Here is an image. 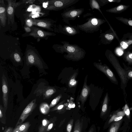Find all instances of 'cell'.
<instances>
[{
  "mask_svg": "<svg viewBox=\"0 0 132 132\" xmlns=\"http://www.w3.org/2000/svg\"><path fill=\"white\" fill-rule=\"evenodd\" d=\"M107 52L105 53L106 57L116 70L121 79L122 83L125 84L127 80L126 72L121 67L113 55Z\"/></svg>",
  "mask_w": 132,
  "mask_h": 132,
  "instance_id": "obj_6",
  "label": "cell"
},
{
  "mask_svg": "<svg viewBox=\"0 0 132 132\" xmlns=\"http://www.w3.org/2000/svg\"><path fill=\"white\" fill-rule=\"evenodd\" d=\"M31 28V31L29 35L36 38L45 39L49 36L56 35L54 33L45 31L36 27H32Z\"/></svg>",
  "mask_w": 132,
  "mask_h": 132,
  "instance_id": "obj_8",
  "label": "cell"
},
{
  "mask_svg": "<svg viewBox=\"0 0 132 132\" xmlns=\"http://www.w3.org/2000/svg\"><path fill=\"white\" fill-rule=\"evenodd\" d=\"M26 24L29 27H31L33 25L31 19L27 20L26 21Z\"/></svg>",
  "mask_w": 132,
  "mask_h": 132,
  "instance_id": "obj_33",
  "label": "cell"
},
{
  "mask_svg": "<svg viewBox=\"0 0 132 132\" xmlns=\"http://www.w3.org/2000/svg\"><path fill=\"white\" fill-rule=\"evenodd\" d=\"M6 7L3 0H0V21L1 25L5 27L7 19Z\"/></svg>",
  "mask_w": 132,
  "mask_h": 132,
  "instance_id": "obj_13",
  "label": "cell"
},
{
  "mask_svg": "<svg viewBox=\"0 0 132 132\" xmlns=\"http://www.w3.org/2000/svg\"><path fill=\"white\" fill-rule=\"evenodd\" d=\"M126 60L130 63H132V53H130L126 56Z\"/></svg>",
  "mask_w": 132,
  "mask_h": 132,
  "instance_id": "obj_31",
  "label": "cell"
},
{
  "mask_svg": "<svg viewBox=\"0 0 132 132\" xmlns=\"http://www.w3.org/2000/svg\"><path fill=\"white\" fill-rule=\"evenodd\" d=\"M108 102V93H107L104 98L102 107L101 112V115L102 116L105 114L107 111Z\"/></svg>",
  "mask_w": 132,
  "mask_h": 132,
  "instance_id": "obj_18",
  "label": "cell"
},
{
  "mask_svg": "<svg viewBox=\"0 0 132 132\" xmlns=\"http://www.w3.org/2000/svg\"><path fill=\"white\" fill-rule=\"evenodd\" d=\"M123 111L127 118L129 119L130 117V111L129 107L126 104H125L124 107Z\"/></svg>",
  "mask_w": 132,
  "mask_h": 132,
  "instance_id": "obj_29",
  "label": "cell"
},
{
  "mask_svg": "<svg viewBox=\"0 0 132 132\" xmlns=\"http://www.w3.org/2000/svg\"><path fill=\"white\" fill-rule=\"evenodd\" d=\"M73 121V119H71L68 122L66 128L67 132H71Z\"/></svg>",
  "mask_w": 132,
  "mask_h": 132,
  "instance_id": "obj_27",
  "label": "cell"
},
{
  "mask_svg": "<svg viewBox=\"0 0 132 132\" xmlns=\"http://www.w3.org/2000/svg\"><path fill=\"white\" fill-rule=\"evenodd\" d=\"M89 4L90 7L93 10L94 9H97L103 15L100 9V6L97 0H90Z\"/></svg>",
  "mask_w": 132,
  "mask_h": 132,
  "instance_id": "obj_21",
  "label": "cell"
},
{
  "mask_svg": "<svg viewBox=\"0 0 132 132\" xmlns=\"http://www.w3.org/2000/svg\"><path fill=\"white\" fill-rule=\"evenodd\" d=\"M121 46L124 49L127 48L128 47V45L124 42L122 41L121 42L120 44Z\"/></svg>",
  "mask_w": 132,
  "mask_h": 132,
  "instance_id": "obj_35",
  "label": "cell"
},
{
  "mask_svg": "<svg viewBox=\"0 0 132 132\" xmlns=\"http://www.w3.org/2000/svg\"><path fill=\"white\" fill-rule=\"evenodd\" d=\"M53 126V123H50L48 126L47 129V132H48L52 128Z\"/></svg>",
  "mask_w": 132,
  "mask_h": 132,
  "instance_id": "obj_41",
  "label": "cell"
},
{
  "mask_svg": "<svg viewBox=\"0 0 132 132\" xmlns=\"http://www.w3.org/2000/svg\"><path fill=\"white\" fill-rule=\"evenodd\" d=\"M30 126V123L28 121L19 125L16 126L12 132H28Z\"/></svg>",
  "mask_w": 132,
  "mask_h": 132,
  "instance_id": "obj_14",
  "label": "cell"
},
{
  "mask_svg": "<svg viewBox=\"0 0 132 132\" xmlns=\"http://www.w3.org/2000/svg\"><path fill=\"white\" fill-rule=\"evenodd\" d=\"M86 20L87 21L84 23L77 24V26L80 30L88 33H93L98 31L101 26L106 22L104 19L95 16L88 18Z\"/></svg>",
  "mask_w": 132,
  "mask_h": 132,
  "instance_id": "obj_2",
  "label": "cell"
},
{
  "mask_svg": "<svg viewBox=\"0 0 132 132\" xmlns=\"http://www.w3.org/2000/svg\"><path fill=\"white\" fill-rule=\"evenodd\" d=\"M82 127V122L79 119L77 120L75 123L73 132H81Z\"/></svg>",
  "mask_w": 132,
  "mask_h": 132,
  "instance_id": "obj_23",
  "label": "cell"
},
{
  "mask_svg": "<svg viewBox=\"0 0 132 132\" xmlns=\"http://www.w3.org/2000/svg\"><path fill=\"white\" fill-rule=\"evenodd\" d=\"M31 19L33 25L45 28L49 30L54 31V29L52 27L54 28L55 25H54V23L56 22V21L53 20L48 21L45 20Z\"/></svg>",
  "mask_w": 132,
  "mask_h": 132,
  "instance_id": "obj_9",
  "label": "cell"
},
{
  "mask_svg": "<svg viewBox=\"0 0 132 132\" xmlns=\"http://www.w3.org/2000/svg\"><path fill=\"white\" fill-rule=\"evenodd\" d=\"M62 96V95L60 94L54 98L51 102L49 105L50 108L53 107L57 104L61 98Z\"/></svg>",
  "mask_w": 132,
  "mask_h": 132,
  "instance_id": "obj_26",
  "label": "cell"
},
{
  "mask_svg": "<svg viewBox=\"0 0 132 132\" xmlns=\"http://www.w3.org/2000/svg\"><path fill=\"white\" fill-rule=\"evenodd\" d=\"M8 4L6 7L8 24H13L14 21V13L15 9L22 4V2H16V0H7Z\"/></svg>",
  "mask_w": 132,
  "mask_h": 132,
  "instance_id": "obj_7",
  "label": "cell"
},
{
  "mask_svg": "<svg viewBox=\"0 0 132 132\" xmlns=\"http://www.w3.org/2000/svg\"><path fill=\"white\" fill-rule=\"evenodd\" d=\"M54 29L56 32L70 36H74L80 32V30L77 26L70 24L63 26L60 24L57 26L54 25Z\"/></svg>",
  "mask_w": 132,
  "mask_h": 132,
  "instance_id": "obj_5",
  "label": "cell"
},
{
  "mask_svg": "<svg viewBox=\"0 0 132 132\" xmlns=\"http://www.w3.org/2000/svg\"><path fill=\"white\" fill-rule=\"evenodd\" d=\"M50 107L46 103H43L39 106V110L41 113L44 114H46L49 112Z\"/></svg>",
  "mask_w": 132,
  "mask_h": 132,
  "instance_id": "obj_19",
  "label": "cell"
},
{
  "mask_svg": "<svg viewBox=\"0 0 132 132\" xmlns=\"http://www.w3.org/2000/svg\"><path fill=\"white\" fill-rule=\"evenodd\" d=\"M84 11L83 8H76L73 6H71L64 9L61 13L62 20L67 24H70V21L74 20L81 15Z\"/></svg>",
  "mask_w": 132,
  "mask_h": 132,
  "instance_id": "obj_4",
  "label": "cell"
},
{
  "mask_svg": "<svg viewBox=\"0 0 132 132\" xmlns=\"http://www.w3.org/2000/svg\"><path fill=\"white\" fill-rule=\"evenodd\" d=\"M35 106V102L33 101L26 106L21 115L16 126L22 123L31 114Z\"/></svg>",
  "mask_w": 132,
  "mask_h": 132,
  "instance_id": "obj_11",
  "label": "cell"
},
{
  "mask_svg": "<svg viewBox=\"0 0 132 132\" xmlns=\"http://www.w3.org/2000/svg\"><path fill=\"white\" fill-rule=\"evenodd\" d=\"M24 30L26 31L27 32H31V28L28 26H25L24 27Z\"/></svg>",
  "mask_w": 132,
  "mask_h": 132,
  "instance_id": "obj_40",
  "label": "cell"
},
{
  "mask_svg": "<svg viewBox=\"0 0 132 132\" xmlns=\"http://www.w3.org/2000/svg\"><path fill=\"white\" fill-rule=\"evenodd\" d=\"M14 57L15 60L17 62L20 61L21 60L19 55L17 53H15L14 54Z\"/></svg>",
  "mask_w": 132,
  "mask_h": 132,
  "instance_id": "obj_32",
  "label": "cell"
},
{
  "mask_svg": "<svg viewBox=\"0 0 132 132\" xmlns=\"http://www.w3.org/2000/svg\"><path fill=\"white\" fill-rule=\"evenodd\" d=\"M116 53L119 56H121L122 55L123 52L120 48H118L116 50Z\"/></svg>",
  "mask_w": 132,
  "mask_h": 132,
  "instance_id": "obj_34",
  "label": "cell"
},
{
  "mask_svg": "<svg viewBox=\"0 0 132 132\" xmlns=\"http://www.w3.org/2000/svg\"><path fill=\"white\" fill-rule=\"evenodd\" d=\"M128 76L130 77H132V71H130L129 72Z\"/></svg>",
  "mask_w": 132,
  "mask_h": 132,
  "instance_id": "obj_44",
  "label": "cell"
},
{
  "mask_svg": "<svg viewBox=\"0 0 132 132\" xmlns=\"http://www.w3.org/2000/svg\"><path fill=\"white\" fill-rule=\"evenodd\" d=\"M77 75V72H75L70 78L68 83L69 86L70 88L76 86L77 84V81L76 80V78Z\"/></svg>",
  "mask_w": 132,
  "mask_h": 132,
  "instance_id": "obj_22",
  "label": "cell"
},
{
  "mask_svg": "<svg viewBox=\"0 0 132 132\" xmlns=\"http://www.w3.org/2000/svg\"><path fill=\"white\" fill-rule=\"evenodd\" d=\"M116 117H117L116 114H114L113 115L109 121L108 124H110L114 120V118Z\"/></svg>",
  "mask_w": 132,
  "mask_h": 132,
  "instance_id": "obj_38",
  "label": "cell"
},
{
  "mask_svg": "<svg viewBox=\"0 0 132 132\" xmlns=\"http://www.w3.org/2000/svg\"><path fill=\"white\" fill-rule=\"evenodd\" d=\"M87 76L85 78L83 86L78 99L82 104H84L86 101L90 91V87L87 84Z\"/></svg>",
  "mask_w": 132,
  "mask_h": 132,
  "instance_id": "obj_12",
  "label": "cell"
},
{
  "mask_svg": "<svg viewBox=\"0 0 132 132\" xmlns=\"http://www.w3.org/2000/svg\"><path fill=\"white\" fill-rule=\"evenodd\" d=\"M94 130L93 128H92L90 129L88 132H93Z\"/></svg>",
  "mask_w": 132,
  "mask_h": 132,
  "instance_id": "obj_45",
  "label": "cell"
},
{
  "mask_svg": "<svg viewBox=\"0 0 132 132\" xmlns=\"http://www.w3.org/2000/svg\"><path fill=\"white\" fill-rule=\"evenodd\" d=\"M50 122V121L46 119H43L42 121V124L39 128L38 132H47L48 127Z\"/></svg>",
  "mask_w": 132,
  "mask_h": 132,
  "instance_id": "obj_17",
  "label": "cell"
},
{
  "mask_svg": "<svg viewBox=\"0 0 132 132\" xmlns=\"http://www.w3.org/2000/svg\"><path fill=\"white\" fill-rule=\"evenodd\" d=\"M116 19L126 25L132 27V20H129L122 17H116Z\"/></svg>",
  "mask_w": 132,
  "mask_h": 132,
  "instance_id": "obj_25",
  "label": "cell"
},
{
  "mask_svg": "<svg viewBox=\"0 0 132 132\" xmlns=\"http://www.w3.org/2000/svg\"><path fill=\"white\" fill-rule=\"evenodd\" d=\"M129 6L120 5L117 6L107 10H106V11L113 13H120L126 10Z\"/></svg>",
  "mask_w": 132,
  "mask_h": 132,
  "instance_id": "obj_15",
  "label": "cell"
},
{
  "mask_svg": "<svg viewBox=\"0 0 132 132\" xmlns=\"http://www.w3.org/2000/svg\"><path fill=\"white\" fill-rule=\"evenodd\" d=\"M80 0H51L47 1L44 9L55 11L65 9L76 4Z\"/></svg>",
  "mask_w": 132,
  "mask_h": 132,
  "instance_id": "obj_3",
  "label": "cell"
},
{
  "mask_svg": "<svg viewBox=\"0 0 132 132\" xmlns=\"http://www.w3.org/2000/svg\"><path fill=\"white\" fill-rule=\"evenodd\" d=\"M5 116L4 114L2 108L1 106L0 109V118L1 122L3 124L5 123Z\"/></svg>",
  "mask_w": 132,
  "mask_h": 132,
  "instance_id": "obj_28",
  "label": "cell"
},
{
  "mask_svg": "<svg viewBox=\"0 0 132 132\" xmlns=\"http://www.w3.org/2000/svg\"><path fill=\"white\" fill-rule=\"evenodd\" d=\"M65 101L64 100L60 103L57 105L52 109V111L57 110L58 111H61L64 109L65 108V105L64 104Z\"/></svg>",
  "mask_w": 132,
  "mask_h": 132,
  "instance_id": "obj_24",
  "label": "cell"
},
{
  "mask_svg": "<svg viewBox=\"0 0 132 132\" xmlns=\"http://www.w3.org/2000/svg\"><path fill=\"white\" fill-rule=\"evenodd\" d=\"M35 0H22V3H28L29 4H32L34 2Z\"/></svg>",
  "mask_w": 132,
  "mask_h": 132,
  "instance_id": "obj_36",
  "label": "cell"
},
{
  "mask_svg": "<svg viewBox=\"0 0 132 132\" xmlns=\"http://www.w3.org/2000/svg\"><path fill=\"white\" fill-rule=\"evenodd\" d=\"M62 45L56 44L53 46V48L58 52L63 53H66L64 55L66 59L73 61H78L85 57L86 53L85 51L76 44H70L68 42L61 41Z\"/></svg>",
  "mask_w": 132,
  "mask_h": 132,
  "instance_id": "obj_1",
  "label": "cell"
},
{
  "mask_svg": "<svg viewBox=\"0 0 132 132\" xmlns=\"http://www.w3.org/2000/svg\"><path fill=\"white\" fill-rule=\"evenodd\" d=\"M117 117H123L125 114L123 111H120L118 112L116 114Z\"/></svg>",
  "mask_w": 132,
  "mask_h": 132,
  "instance_id": "obj_37",
  "label": "cell"
},
{
  "mask_svg": "<svg viewBox=\"0 0 132 132\" xmlns=\"http://www.w3.org/2000/svg\"><path fill=\"white\" fill-rule=\"evenodd\" d=\"M13 129V127H9L6 128L4 132H12Z\"/></svg>",
  "mask_w": 132,
  "mask_h": 132,
  "instance_id": "obj_39",
  "label": "cell"
},
{
  "mask_svg": "<svg viewBox=\"0 0 132 132\" xmlns=\"http://www.w3.org/2000/svg\"><path fill=\"white\" fill-rule=\"evenodd\" d=\"M94 65L98 70L104 73L112 81L115 82L117 81L113 73L106 65L96 62L94 63Z\"/></svg>",
  "mask_w": 132,
  "mask_h": 132,
  "instance_id": "obj_10",
  "label": "cell"
},
{
  "mask_svg": "<svg viewBox=\"0 0 132 132\" xmlns=\"http://www.w3.org/2000/svg\"><path fill=\"white\" fill-rule=\"evenodd\" d=\"M2 90L3 94V98L4 106L5 108H6L7 105V94L8 88L4 80L3 82Z\"/></svg>",
  "mask_w": 132,
  "mask_h": 132,
  "instance_id": "obj_16",
  "label": "cell"
},
{
  "mask_svg": "<svg viewBox=\"0 0 132 132\" xmlns=\"http://www.w3.org/2000/svg\"><path fill=\"white\" fill-rule=\"evenodd\" d=\"M122 120L115 121L111 126L109 132H117L122 122Z\"/></svg>",
  "mask_w": 132,
  "mask_h": 132,
  "instance_id": "obj_20",
  "label": "cell"
},
{
  "mask_svg": "<svg viewBox=\"0 0 132 132\" xmlns=\"http://www.w3.org/2000/svg\"><path fill=\"white\" fill-rule=\"evenodd\" d=\"M55 92L54 89H50L47 90L45 92V94L47 96H49L54 94Z\"/></svg>",
  "mask_w": 132,
  "mask_h": 132,
  "instance_id": "obj_30",
  "label": "cell"
},
{
  "mask_svg": "<svg viewBox=\"0 0 132 132\" xmlns=\"http://www.w3.org/2000/svg\"><path fill=\"white\" fill-rule=\"evenodd\" d=\"M122 117H116L114 121H117L121 120L123 118Z\"/></svg>",
  "mask_w": 132,
  "mask_h": 132,
  "instance_id": "obj_42",
  "label": "cell"
},
{
  "mask_svg": "<svg viewBox=\"0 0 132 132\" xmlns=\"http://www.w3.org/2000/svg\"><path fill=\"white\" fill-rule=\"evenodd\" d=\"M93 14H92L90 13H88L86 14H85L84 16V17H86L87 16H91Z\"/></svg>",
  "mask_w": 132,
  "mask_h": 132,
  "instance_id": "obj_43",
  "label": "cell"
}]
</instances>
